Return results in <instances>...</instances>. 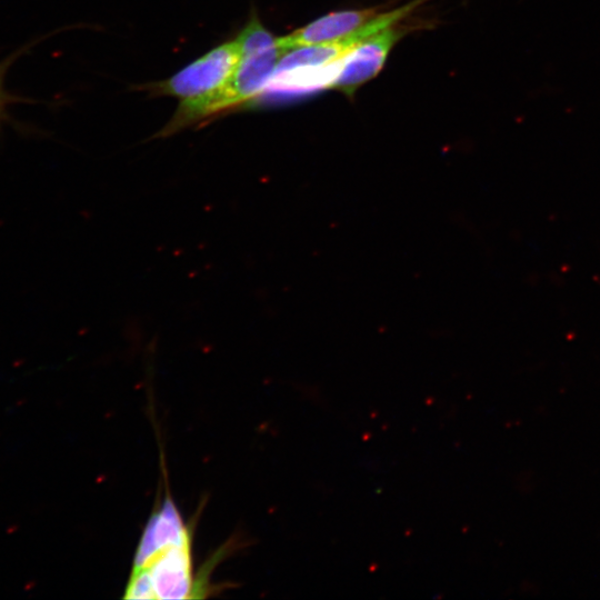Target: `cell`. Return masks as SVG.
I'll return each instance as SVG.
<instances>
[{"label": "cell", "mask_w": 600, "mask_h": 600, "mask_svg": "<svg viewBox=\"0 0 600 600\" xmlns=\"http://www.w3.org/2000/svg\"><path fill=\"white\" fill-rule=\"evenodd\" d=\"M237 38L216 47L167 80L153 86L157 93L181 101L206 97L219 90L231 77L240 61Z\"/></svg>", "instance_id": "obj_3"}, {"label": "cell", "mask_w": 600, "mask_h": 600, "mask_svg": "<svg viewBox=\"0 0 600 600\" xmlns=\"http://www.w3.org/2000/svg\"><path fill=\"white\" fill-rule=\"evenodd\" d=\"M17 529H18V527H10V528L7 530V532H8V533H12V532H14Z\"/></svg>", "instance_id": "obj_7"}, {"label": "cell", "mask_w": 600, "mask_h": 600, "mask_svg": "<svg viewBox=\"0 0 600 600\" xmlns=\"http://www.w3.org/2000/svg\"><path fill=\"white\" fill-rule=\"evenodd\" d=\"M378 13L379 8L330 12L290 34L280 37L279 41L287 50L301 46L337 42L353 34Z\"/></svg>", "instance_id": "obj_5"}, {"label": "cell", "mask_w": 600, "mask_h": 600, "mask_svg": "<svg viewBox=\"0 0 600 600\" xmlns=\"http://www.w3.org/2000/svg\"><path fill=\"white\" fill-rule=\"evenodd\" d=\"M397 24L387 28L358 43L340 61L339 70L330 89L351 98L357 89L373 79L383 68L396 42L404 34Z\"/></svg>", "instance_id": "obj_4"}, {"label": "cell", "mask_w": 600, "mask_h": 600, "mask_svg": "<svg viewBox=\"0 0 600 600\" xmlns=\"http://www.w3.org/2000/svg\"><path fill=\"white\" fill-rule=\"evenodd\" d=\"M192 536L167 498L139 541L124 591L128 599H186L198 591L192 578Z\"/></svg>", "instance_id": "obj_1"}, {"label": "cell", "mask_w": 600, "mask_h": 600, "mask_svg": "<svg viewBox=\"0 0 600 600\" xmlns=\"http://www.w3.org/2000/svg\"><path fill=\"white\" fill-rule=\"evenodd\" d=\"M23 52V48L17 50L0 61V119L3 118L7 106L11 101V96L6 91L4 79L7 71L14 60Z\"/></svg>", "instance_id": "obj_6"}, {"label": "cell", "mask_w": 600, "mask_h": 600, "mask_svg": "<svg viewBox=\"0 0 600 600\" xmlns=\"http://www.w3.org/2000/svg\"><path fill=\"white\" fill-rule=\"evenodd\" d=\"M287 51L279 41L278 46L269 49L241 53L233 73L219 90L206 97L181 101L172 119L158 136H170L220 111L251 100L264 91Z\"/></svg>", "instance_id": "obj_2"}]
</instances>
